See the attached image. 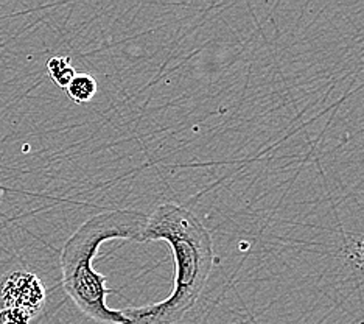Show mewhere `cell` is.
I'll return each instance as SVG.
<instances>
[{"label":"cell","instance_id":"cell-3","mask_svg":"<svg viewBox=\"0 0 364 324\" xmlns=\"http://www.w3.org/2000/svg\"><path fill=\"white\" fill-rule=\"evenodd\" d=\"M46 299V287L36 274L18 270L0 278V309H21L35 318L43 312Z\"/></svg>","mask_w":364,"mask_h":324},{"label":"cell","instance_id":"cell-4","mask_svg":"<svg viewBox=\"0 0 364 324\" xmlns=\"http://www.w3.org/2000/svg\"><path fill=\"white\" fill-rule=\"evenodd\" d=\"M98 90L97 80L92 77L90 73H78L73 80L70 81V85L65 89V93L73 100V102L82 105V103H89L92 100Z\"/></svg>","mask_w":364,"mask_h":324},{"label":"cell","instance_id":"cell-5","mask_svg":"<svg viewBox=\"0 0 364 324\" xmlns=\"http://www.w3.org/2000/svg\"><path fill=\"white\" fill-rule=\"evenodd\" d=\"M47 72L50 78L56 83L61 89H68L70 81L77 75L75 68L70 63L69 56H53L47 61Z\"/></svg>","mask_w":364,"mask_h":324},{"label":"cell","instance_id":"cell-2","mask_svg":"<svg viewBox=\"0 0 364 324\" xmlns=\"http://www.w3.org/2000/svg\"><path fill=\"white\" fill-rule=\"evenodd\" d=\"M148 215L140 211L120 209L97 214L73 232L61 251L63 288L78 309L102 324H129L122 310L106 304L114 290L106 287V278L97 273L92 262L106 240L122 239L145 242Z\"/></svg>","mask_w":364,"mask_h":324},{"label":"cell","instance_id":"cell-6","mask_svg":"<svg viewBox=\"0 0 364 324\" xmlns=\"http://www.w3.org/2000/svg\"><path fill=\"white\" fill-rule=\"evenodd\" d=\"M33 318L21 309H0V324H30Z\"/></svg>","mask_w":364,"mask_h":324},{"label":"cell","instance_id":"cell-1","mask_svg":"<svg viewBox=\"0 0 364 324\" xmlns=\"http://www.w3.org/2000/svg\"><path fill=\"white\" fill-rule=\"evenodd\" d=\"M145 242L164 240L175 256V284L161 303L122 309L129 324H175L196 304L213 268V242L193 212L173 203L148 215Z\"/></svg>","mask_w":364,"mask_h":324}]
</instances>
